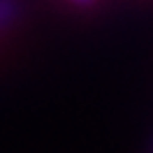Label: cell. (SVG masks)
Wrapping results in <instances>:
<instances>
[{
	"instance_id": "cell-1",
	"label": "cell",
	"mask_w": 153,
	"mask_h": 153,
	"mask_svg": "<svg viewBox=\"0 0 153 153\" xmlns=\"http://www.w3.org/2000/svg\"><path fill=\"white\" fill-rule=\"evenodd\" d=\"M16 16V0H0V28H5Z\"/></svg>"
}]
</instances>
